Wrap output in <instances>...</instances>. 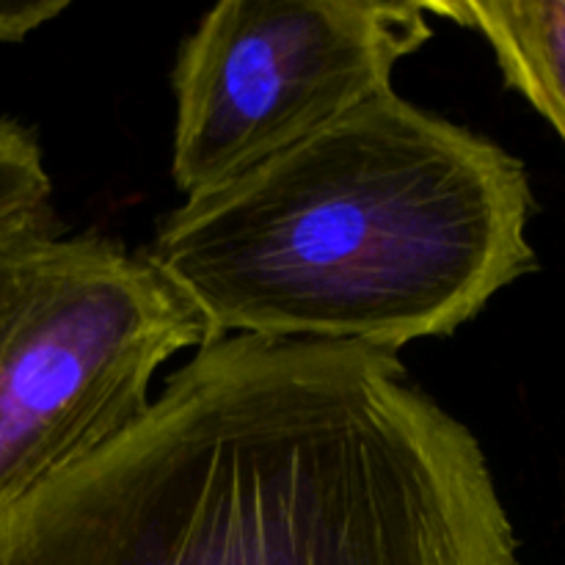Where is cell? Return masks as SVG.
Masks as SVG:
<instances>
[{
    "instance_id": "cell-1",
    "label": "cell",
    "mask_w": 565,
    "mask_h": 565,
    "mask_svg": "<svg viewBox=\"0 0 565 565\" xmlns=\"http://www.w3.org/2000/svg\"><path fill=\"white\" fill-rule=\"evenodd\" d=\"M0 565H522L478 436L395 353L226 337L0 511Z\"/></svg>"
},
{
    "instance_id": "cell-2",
    "label": "cell",
    "mask_w": 565,
    "mask_h": 565,
    "mask_svg": "<svg viewBox=\"0 0 565 565\" xmlns=\"http://www.w3.org/2000/svg\"><path fill=\"white\" fill-rule=\"evenodd\" d=\"M516 154L386 92L188 196L143 257L226 337L395 353L539 268Z\"/></svg>"
},
{
    "instance_id": "cell-3",
    "label": "cell",
    "mask_w": 565,
    "mask_h": 565,
    "mask_svg": "<svg viewBox=\"0 0 565 565\" xmlns=\"http://www.w3.org/2000/svg\"><path fill=\"white\" fill-rule=\"evenodd\" d=\"M202 345L143 252L61 235L53 213L0 237V511L132 428L158 370Z\"/></svg>"
},
{
    "instance_id": "cell-4",
    "label": "cell",
    "mask_w": 565,
    "mask_h": 565,
    "mask_svg": "<svg viewBox=\"0 0 565 565\" xmlns=\"http://www.w3.org/2000/svg\"><path fill=\"white\" fill-rule=\"evenodd\" d=\"M430 36L425 3H215L171 72L174 188L196 196L226 185L392 92L395 66Z\"/></svg>"
},
{
    "instance_id": "cell-5",
    "label": "cell",
    "mask_w": 565,
    "mask_h": 565,
    "mask_svg": "<svg viewBox=\"0 0 565 565\" xmlns=\"http://www.w3.org/2000/svg\"><path fill=\"white\" fill-rule=\"evenodd\" d=\"M486 39L508 88L522 94L565 143V0L425 3Z\"/></svg>"
},
{
    "instance_id": "cell-6",
    "label": "cell",
    "mask_w": 565,
    "mask_h": 565,
    "mask_svg": "<svg viewBox=\"0 0 565 565\" xmlns=\"http://www.w3.org/2000/svg\"><path fill=\"white\" fill-rule=\"evenodd\" d=\"M50 193L53 182L39 138L20 121L0 116V237L53 213Z\"/></svg>"
},
{
    "instance_id": "cell-7",
    "label": "cell",
    "mask_w": 565,
    "mask_h": 565,
    "mask_svg": "<svg viewBox=\"0 0 565 565\" xmlns=\"http://www.w3.org/2000/svg\"><path fill=\"white\" fill-rule=\"evenodd\" d=\"M66 9V0H0V42H22Z\"/></svg>"
}]
</instances>
